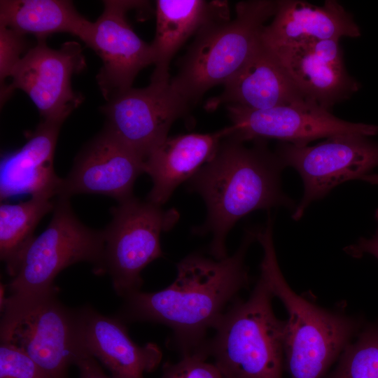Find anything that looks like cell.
Listing matches in <instances>:
<instances>
[{
  "instance_id": "cell-1",
  "label": "cell",
  "mask_w": 378,
  "mask_h": 378,
  "mask_svg": "<svg viewBox=\"0 0 378 378\" xmlns=\"http://www.w3.org/2000/svg\"><path fill=\"white\" fill-rule=\"evenodd\" d=\"M254 240L255 230L247 231L235 253L220 260L197 253L187 255L177 264L176 277L169 286L128 295L117 317L124 323L167 326L172 331L170 346L182 356L202 353L208 331L248 285L244 259Z\"/></svg>"
},
{
  "instance_id": "cell-2",
  "label": "cell",
  "mask_w": 378,
  "mask_h": 378,
  "mask_svg": "<svg viewBox=\"0 0 378 378\" xmlns=\"http://www.w3.org/2000/svg\"><path fill=\"white\" fill-rule=\"evenodd\" d=\"M244 142L225 136L211 159L189 180L188 188L205 202L206 222L196 232L210 233L209 251L217 260L227 256V235L248 214L272 207H296L281 190L279 158L267 147V140Z\"/></svg>"
},
{
  "instance_id": "cell-3",
  "label": "cell",
  "mask_w": 378,
  "mask_h": 378,
  "mask_svg": "<svg viewBox=\"0 0 378 378\" xmlns=\"http://www.w3.org/2000/svg\"><path fill=\"white\" fill-rule=\"evenodd\" d=\"M69 199L57 197L50 223L28 246L7 285L10 295L1 312L0 338L36 305L57 294L53 283L62 270L87 262L96 274L106 273L103 232L84 225L74 214Z\"/></svg>"
},
{
  "instance_id": "cell-4",
  "label": "cell",
  "mask_w": 378,
  "mask_h": 378,
  "mask_svg": "<svg viewBox=\"0 0 378 378\" xmlns=\"http://www.w3.org/2000/svg\"><path fill=\"white\" fill-rule=\"evenodd\" d=\"M255 239L263 249L260 276L288 312L284 357L290 378H323L359 325L352 317L321 308L291 289L278 264L270 216L265 227L255 230Z\"/></svg>"
},
{
  "instance_id": "cell-5",
  "label": "cell",
  "mask_w": 378,
  "mask_h": 378,
  "mask_svg": "<svg viewBox=\"0 0 378 378\" xmlns=\"http://www.w3.org/2000/svg\"><path fill=\"white\" fill-rule=\"evenodd\" d=\"M273 296L260 276L248 298H237L215 325L202 353L225 378H282L286 321L275 316Z\"/></svg>"
},
{
  "instance_id": "cell-6",
  "label": "cell",
  "mask_w": 378,
  "mask_h": 378,
  "mask_svg": "<svg viewBox=\"0 0 378 378\" xmlns=\"http://www.w3.org/2000/svg\"><path fill=\"white\" fill-rule=\"evenodd\" d=\"M277 1L250 0L236 4L235 18L216 20L203 27L170 80L173 91L188 108L211 88L224 85L247 62Z\"/></svg>"
},
{
  "instance_id": "cell-7",
  "label": "cell",
  "mask_w": 378,
  "mask_h": 378,
  "mask_svg": "<svg viewBox=\"0 0 378 378\" xmlns=\"http://www.w3.org/2000/svg\"><path fill=\"white\" fill-rule=\"evenodd\" d=\"M111 213L112 219L102 230L105 271L115 293L124 298L140 290L141 271L162 257L161 232L175 225L178 214L134 195L118 202Z\"/></svg>"
},
{
  "instance_id": "cell-8",
  "label": "cell",
  "mask_w": 378,
  "mask_h": 378,
  "mask_svg": "<svg viewBox=\"0 0 378 378\" xmlns=\"http://www.w3.org/2000/svg\"><path fill=\"white\" fill-rule=\"evenodd\" d=\"M363 134L332 136L314 146L277 145L275 153L284 167L294 168L303 181L304 193L292 218L300 220L313 202L344 181L359 179L378 167V143Z\"/></svg>"
},
{
  "instance_id": "cell-9",
  "label": "cell",
  "mask_w": 378,
  "mask_h": 378,
  "mask_svg": "<svg viewBox=\"0 0 378 378\" xmlns=\"http://www.w3.org/2000/svg\"><path fill=\"white\" fill-rule=\"evenodd\" d=\"M46 40L37 39L16 65L1 104L20 89L29 97L43 120L64 122L82 103L83 96L73 90L71 83L72 76L85 68L86 62L78 43L67 41L52 49Z\"/></svg>"
},
{
  "instance_id": "cell-10",
  "label": "cell",
  "mask_w": 378,
  "mask_h": 378,
  "mask_svg": "<svg viewBox=\"0 0 378 378\" xmlns=\"http://www.w3.org/2000/svg\"><path fill=\"white\" fill-rule=\"evenodd\" d=\"M188 109L169 83L150 81L147 87L114 94L101 110L104 128L144 162Z\"/></svg>"
},
{
  "instance_id": "cell-11",
  "label": "cell",
  "mask_w": 378,
  "mask_h": 378,
  "mask_svg": "<svg viewBox=\"0 0 378 378\" xmlns=\"http://www.w3.org/2000/svg\"><path fill=\"white\" fill-rule=\"evenodd\" d=\"M227 108L231 125L225 127L226 136L241 142L275 139L302 146L338 134H378V125L346 121L312 103L258 111L232 106Z\"/></svg>"
},
{
  "instance_id": "cell-12",
  "label": "cell",
  "mask_w": 378,
  "mask_h": 378,
  "mask_svg": "<svg viewBox=\"0 0 378 378\" xmlns=\"http://www.w3.org/2000/svg\"><path fill=\"white\" fill-rule=\"evenodd\" d=\"M145 4L140 1H104L103 12L92 22L84 42L102 61L97 80L106 101L132 88L139 72L153 64L150 44L134 32L126 17L129 10Z\"/></svg>"
},
{
  "instance_id": "cell-13",
  "label": "cell",
  "mask_w": 378,
  "mask_h": 378,
  "mask_svg": "<svg viewBox=\"0 0 378 378\" xmlns=\"http://www.w3.org/2000/svg\"><path fill=\"white\" fill-rule=\"evenodd\" d=\"M29 356L52 378H68L67 371L84 353L76 332L75 310L54 295L31 309L3 339Z\"/></svg>"
},
{
  "instance_id": "cell-14",
  "label": "cell",
  "mask_w": 378,
  "mask_h": 378,
  "mask_svg": "<svg viewBox=\"0 0 378 378\" xmlns=\"http://www.w3.org/2000/svg\"><path fill=\"white\" fill-rule=\"evenodd\" d=\"M142 173L144 161L104 128L77 154L57 197L97 194L120 202L133 196L134 182Z\"/></svg>"
},
{
  "instance_id": "cell-15",
  "label": "cell",
  "mask_w": 378,
  "mask_h": 378,
  "mask_svg": "<svg viewBox=\"0 0 378 378\" xmlns=\"http://www.w3.org/2000/svg\"><path fill=\"white\" fill-rule=\"evenodd\" d=\"M271 49L310 103L329 110L360 87L345 69L339 40H312Z\"/></svg>"
},
{
  "instance_id": "cell-16",
  "label": "cell",
  "mask_w": 378,
  "mask_h": 378,
  "mask_svg": "<svg viewBox=\"0 0 378 378\" xmlns=\"http://www.w3.org/2000/svg\"><path fill=\"white\" fill-rule=\"evenodd\" d=\"M78 342L82 351L99 359L112 378H144L162 359L154 343L139 346L130 337L125 323L90 307L75 310Z\"/></svg>"
},
{
  "instance_id": "cell-17",
  "label": "cell",
  "mask_w": 378,
  "mask_h": 378,
  "mask_svg": "<svg viewBox=\"0 0 378 378\" xmlns=\"http://www.w3.org/2000/svg\"><path fill=\"white\" fill-rule=\"evenodd\" d=\"M223 85L220 94L208 100L206 110L214 111L223 104L258 111L310 103L261 38L244 65Z\"/></svg>"
},
{
  "instance_id": "cell-18",
  "label": "cell",
  "mask_w": 378,
  "mask_h": 378,
  "mask_svg": "<svg viewBox=\"0 0 378 378\" xmlns=\"http://www.w3.org/2000/svg\"><path fill=\"white\" fill-rule=\"evenodd\" d=\"M63 122L42 120L20 148L5 155L0 166V199L21 195L57 196L62 178L54 169V154Z\"/></svg>"
},
{
  "instance_id": "cell-19",
  "label": "cell",
  "mask_w": 378,
  "mask_h": 378,
  "mask_svg": "<svg viewBox=\"0 0 378 378\" xmlns=\"http://www.w3.org/2000/svg\"><path fill=\"white\" fill-rule=\"evenodd\" d=\"M360 29L339 2L326 0L316 6L299 0L277 1L272 21L265 25L260 38L272 49L312 40L357 38Z\"/></svg>"
},
{
  "instance_id": "cell-20",
  "label": "cell",
  "mask_w": 378,
  "mask_h": 378,
  "mask_svg": "<svg viewBox=\"0 0 378 378\" xmlns=\"http://www.w3.org/2000/svg\"><path fill=\"white\" fill-rule=\"evenodd\" d=\"M225 136V127L212 133L167 137L144 162V172L153 182L146 200L159 206L164 204L181 183L211 159Z\"/></svg>"
},
{
  "instance_id": "cell-21",
  "label": "cell",
  "mask_w": 378,
  "mask_h": 378,
  "mask_svg": "<svg viewBox=\"0 0 378 378\" xmlns=\"http://www.w3.org/2000/svg\"><path fill=\"white\" fill-rule=\"evenodd\" d=\"M156 29L150 43L155 66L150 81L169 83L172 59L183 44L209 24L230 17L227 1L158 0Z\"/></svg>"
},
{
  "instance_id": "cell-22",
  "label": "cell",
  "mask_w": 378,
  "mask_h": 378,
  "mask_svg": "<svg viewBox=\"0 0 378 378\" xmlns=\"http://www.w3.org/2000/svg\"><path fill=\"white\" fill-rule=\"evenodd\" d=\"M0 24L23 35L33 34L37 39L62 32L85 42L92 22L83 17L70 1L1 0Z\"/></svg>"
},
{
  "instance_id": "cell-23",
  "label": "cell",
  "mask_w": 378,
  "mask_h": 378,
  "mask_svg": "<svg viewBox=\"0 0 378 378\" xmlns=\"http://www.w3.org/2000/svg\"><path fill=\"white\" fill-rule=\"evenodd\" d=\"M55 201L45 197H31L18 204L0 206V256L7 272L13 277L22 256L34 240L41 219L53 211Z\"/></svg>"
},
{
  "instance_id": "cell-24",
  "label": "cell",
  "mask_w": 378,
  "mask_h": 378,
  "mask_svg": "<svg viewBox=\"0 0 378 378\" xmlns=\"http://www.w3.org/2000/svg\"><path fill=\"white\" fill-rule=\"evenodd\" d=\"M326 378H378V326L362 331L340 356Z\"/></svg>"
},
{
  "instance_id": "cell-25",
  "label": "cell",
  "mask_w": 378,
  "mask_h": 378,
  "mask_svg": "<svg viewBox=\"0 0 378 378\" xmlns=\"http://www.w3.org/2000/svg\"><path fill=\"white\" fill-rule=\"evenodd\" d=\"M0 378H52L29 356L6 343L0 346Z\"/></svg>"
},
{
  "instance_id": "cell-26",
  "label": "cell",
  "mask_w": 378,
  "mask_h": 378,
  "mask_svg": "<svg viewBox=\"0 0 378 378\" xmlns=\"http://www.w3.org/2000/svg\"><path fill=\"white\" fill-rule=\"evenodd\" d=\"M28 50L25 35L0 24L1 96L7 88L6 79L10 78L13 69Z\"/></svg>"
},
{
  "instance_id": "cell-27",
  "label": "cell",
  "mask_w": 378,
  "mask_h": 378,
  "mask_svg": "<svg viewBox=\"0 0 378 378\" xmlns=\"http://www.w3.org/2000/svg\"><path fill=\"white\" fill-rule=\"evenodd\" d=\"M201 353L182 356L175 363H165L160 378H225L214 363Z\"/></svg>"
},
{
  "instance_id": "cell-28",
  "label": "cell",
  "mask_w": 378,
  "mask_h": 378,
  "mask_svg": "<svg viewBox=\"0 0 378 378\" xmlns=\"http://www.w3.org/2000/svg\"><path fill=\"white\" fill-rule=\"evenodd\" d=\"M375 218L377 228L374 234L370 238H360L357 243L345 248L344 251L350 255L359 258L365 253H368L378 260V210Z\"/></svg>"
},
{
  "instance_id": "cell-29",
  "label": "cell",
  "mask_w": 378,
  "mask_h": 378,
  "mask_svg": "<svg viewBox=\"0 0 378 378\" xmlns=\"http://www.w3.org/2000/svg\"><path fill=\"white\" fill-rule=\"evenodd\" d=\"M76 365L79 370V378H112L104 372L95 358L87 354L79 357Z\"/></svg>"
},
{
  "instance_id": "cell-30",
  "label": "cell",
  "mask_w": 378,
  "mask_h": 378,
  "mask_svg": "<svg viewBox=\"0 0 378 378\" xmlns=\"http://www.w3.org/2000/svg\"><path fill=\"white\" fill-rule=\"evenodd\" d=\"M360 180L365 181L372 185L378 186V174H368L362 178Z\"/></svg>"
}]
</instances>
